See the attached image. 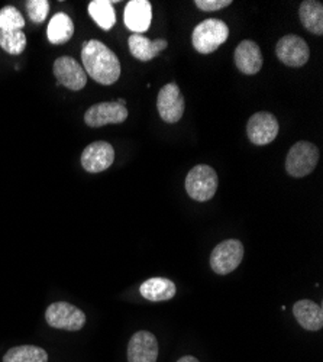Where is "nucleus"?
<instances>
[{"label":"nucleus","instance_id":"obj_15","mask_svg":"<svg viewBox=\"0 0 323 362\" xmlns=\"http://www.w3.org/2000/svg\"><path fill=\"white\" fill-rule=\"evenodd\" d=\"M235 64L242 74L254 76L262 69V54L257 42L245 40L235 49Z\"/></svg>","mask_w":323,"mask_h":362},{"label":"nucleus","instance_id":"obj_2","mask_svg":"<svg viewBox=\"0 0 323 362\" xmlns=\"http://www.w3.org/2000/svg\"><path fill=\"white\" fill-rule=\"evenodd\" d=\"M229 37V28L221 19H204L193 31L192 44L200 54H212Z\"/></svg>","mask_w":323,"mask_h":362},{"label":"nucleus","instance_id":"obj_22","mask_svg":"<svg viewBox=\"0 0 323 362\" xmlns=\"http://www.w3.org/2000/svg\"><path fill=\"white\" fill-rule=\"evenodd\" d=\"M4 362H48V354L40 346H15L6 352Z\"/></svg>","mask_w":323,"mask_h":362},{"label":"nucleus","instance_id":"obj_9","mask_svg":"<svg viewBox=\"0 0 323 362\" xmlns=\"http://www.w3.org/2000/svg\"><path fill=\"white\" fill-rule=\"evenodd\" d=\"M280 132L277 117L270 112H258L252 115L247 125V135L254 145L271 144Z\"/></svg>","mask_w":323,"mask_h":362},{"label":"nucleus","instance_id":"obj_10","mask_svg":"<svg viewBox=\"0 0 323 362\" xmlns=\"http://www.w3.org/2000/svg\"><path fill=\"white\" fill-rule=\"evenodd\" d=\"M276 54L283 64L298 69L307 63L310 51L306 41L300 37L286 35L277 42Z\"/></svg>","mask_w":323,"mask_h":362},{"label":"nucleus","instance_id":"obj_17","mask_svg":"<svg viewBox=\"0 0 323 362\" xmlns=\"http://www.w3.org/2000/svg\"><path fill=\"white\" fill-rule=\"evenodd\" d=\"M128 45L131 54L139 62H151L153 58L160 55V52L167 48L168 42L165 40L151 41L139 34H134L129 37Z\"/></svg>","mask_w":323,"mask_h":362},{"label":"nucleus","instance_id":"obj_18","mask_svg":"<svg viewBox=\"0 0 323 362\" xmlns=\"http://www.w3.org/2000/svg\"><path fill=\"white\" fill-rule=\"evenodd\" d=\"M175 291H177L175 284L171 280L163 277H154L146 280L139 287L141 296L150 301L171 300L175 296Z\"/></svg>","mask_w":323,"mask_h":362},{"label":"nucleus","instance_id":"obj_13","mask_svg":"<svg viewBox=\"0 0 323 362\" xmlns=\"http://www.w3.org/2000/svg\"><path fill=\"white\" fill-rule=\"evenodd\" d=\"M158 342L148 330H139L128 345V362H157Z\"/></svg>","mask_w":323,"mask_h":362},{"label":"nucleus","instance_id":"obj_26","mask_svg":"<svg viewBox=\"0 0 323 362\" xmlns=\"http://www.w3.org/2000/svg\"><path fill=\"white\" fill-rule=\"evenodd\" d=\"M194 5L204 12H215L232 5L230 0H196Z\"/></svg>","mask_w":323,"mask_h":362},{"label":"nucleus","instance_id":"obj_16","mask_svg":"<svg viewBox=\"0 0 323 362\" xmlns=\"http://www.w3.org/2000/svg\"><path fill=\"white\" fill-rule=\"evenodd\" d=\"M299 325L306 330H319L323 326V309L312 300H300L293 306Z\"/></svg>","mask_w":323,"mask_h":362},{"label":"nucleus","instance_id":"obj_6","mask_svg":"<svg viewBox=\"0 0 323 362\" xmlns=\"http://www.w3.org/2000/svg\"><path fill=\"white\" fill-rule=\"evenodd\" d=\"M45 319L51 327L63 330H80L86 325V315L66 301H58L48 306Z\"/></svg>","mask_w":323,"mask_h":362},{"label":"nucleus","instance_id":"obj_27","mask_svg":"<svg viewBox=\"0 0 323 362\" xmlns=\"http://www.w3.org/2000/svg\"><path fill=\"white\" fill-rule=\"evenodd\" d=\"M177 362H199V359H196L194 356H183Z\"/></svg>","mask_w":323,"mask_h":362},{"label":"nucleus","instance_id":"obj_23","mask_svg":"<svg viewBox=\"0 0 323 362\" xmlns=\"http://www.w3.org/2000/svg\"><path fill=\"white\" fill-rule=\"evenodd\" d=\"M0 47L11 55H19L26 48V37L22 31H0Z\"/></svg>","mask_w":323,"mask_h":362},{"label":"nucleus","instance_id":"obj_14","mask_svg":"<svg viewBox=\"0 0 323 362\" xmlns=\"http://www.w3.org/2000/svg\"><path fill=\"white\" fill-rule=\"evenodd\" d=\"M125 25L135 34L148 31L153 21V6L148 0H131L124 13Z\"/></svg>","mask_w":323,"mask_h":362},{"label":"nucleus","instance_id":"obj_24","mask_svg":"<svg viewBox=\"0 0 323 362\" xmlns=\"http://www.w3.org/2000/svg\"><path fill=\"white\" fill-rule=\"evenodd\" d=\"M25 19L15 6H5L0 11V31H22Z\"/></svg>","mask_w":323,"mask_h":362},{"label":"nucleus","instance_id":"obj_11","mask_svg":"<svg viewBox=\"0 0 323 362\" xmlns=\"http://www.w3.org/2000/svg\"><path fill=\"white\" fill-rule=\"evenodd\" d=\"M54 76L57 78L58 86H64L74 92H78L87 84V74L71 57H60L54 63Z\"/></svg>","mask_w":323,"mask_h":362},{"label":"nucleus","instance_id":"obj_19","mask_svg":"<svg viewBox=\"0 0 323 362\" xmlns=\"http://www.w3.org/2000/svg\"><path fill=\"white\" fill-rule=\"evenodd\" d=\"M74 35V23L71 18L66 13H57L51 18L48 28H47V37L48 41L54 45L66 44Z\"/></svg>","mask_w":323,"mask_h":362},{"label":"nucleus","instance_id":"obj_4","mask_svg":"<svg viewBox=\"0 0 323 362\" xmlns=\"http://www.w3.org/2000/svg\"><path fill=\"white\" fill-rule=\"evenodd\" d=\"M319 161V149L315 144L307 141H300L293 145L286 158L287 173L295 177L302 178L310 174Z\"/></svg>","mask_w":323,"mask_h":362},{"label":"nucleus","instance_id":"obj_5","mask_svg":"<svg viewBox=\"0 0 323 362\" xmlns=\"http://www.w3.org/2000/svg\"><path fill=\"white\" fill-rule=\"evenodd\" d=\"M244 259V245L238 239L221 243L211 255V267L219 276H226L237 269Z\"/></svg>","mask_w":323,"mask_h":362},{"label":"nucleus","instance_id":"obj_7","mask_svg":"<svg viewBox=\"0 0 323 362\" xmlns=\"http://www.w3.org/2000/svg\"><path fill=\"white\" fill-rule=\"evenodd\" d=\"M184 98L175 83H168L161 87L157 98V109L161 119L167 124H175L183 117Z\"/></svg>","mask_w":323,"mask_h":362},{"label":"nucleus","instance_id":"obj_3","mask_svg":"<svg viewBox=\"0 0 323 362\" xmlns=\"http://www.w3.org/2000/svg\"><path fill=\"white\" fill-rule=\"evenodd\" d=\"M219 185V178L216 171L204 164H199L190 170L186 177V190L187 194L196 202H209Z\"/></svg>","mask_w":323,"mask_h":362},{"label":"nucleus","instance_id":"obj_21","mask_svg":"<svg viewBox=\"0 0 323 362\" xmlns=\"http://www.w3.org/2000/svg\"><path fill=\"white\" fill-rule=\"evenodd\" d=\"M89 15L105 31H110L116 23V13L112 2L107 0H93L89 4Z\"/></svg>","mask_w":323,"mask_h":362},{"label":"nucleus","instance_id":"obj_1","mask_svg":"<svg viewBox=\"0 0 323 362\" xmlns=\"http://www.w3.org/2000/svg\"><path fill=\"white\" fill-rule=\"evenodd\" d=\"M81 62L86 74L99 84L110 86L121 77L119 59L110 48L98 40H90L83 45Z\"/></svg>","mask_w":323,"mask_h":362},{"label":"nucleus","instance_id":"obj_20","mask_svg":"<svg viewBox=\"0 0 323 362\" xmlns=\"http://www.w3.org/2000/svg\"><path fill=\"white\" fill-rule=\"evenodd\" d=\"M299 16L303 26L315 35L323 34V5L315 0H306L300 5Z\"/></svg>","mask_w":323,"mask_h":362},{"label":"nucleus","instance_id":"obj_25","mask_svg":"<svg viewBox=\"0 0 323 362\" xmlns=\"http://www.w3.org/2000/svg\"><path fill=\"white\" fill-rule=\"evenodd\" d=\"M28 15L34 23H42L49 12V4L47 0H28L26 2Z\"/></svg>","mask_w":323,"mask_h":362},{"label":"nucleus","instance_id":"obj_8","mask_svg":"<svg viewBox=\"0 0 323 362\" xmlns=\"http://www.w3.org/2000/svg\"><path fill=\"white\" fill-rule=\"evenodd\" d=\"M128 117V107L117 102H102L93 105L84 113V122L90 128H100L105 125H117L125 122Z\"/></svg>","mask_w":323,"mask_h":362},{"label":"nucleus","instance_id":"obj_12","mask_svg":"<svg viewBox=\"0 0 323 362\" xmlns=\"http://www.w3.org/2000/svg\"><path fill=\"white\" fill-rule=\"evenodd\" d=\"M114 161V149L109 142L98 141L87 145L81 154V165L87 173H102Z\"/></svg>","mask_w":323,"mask_h":362}]
</instances>
